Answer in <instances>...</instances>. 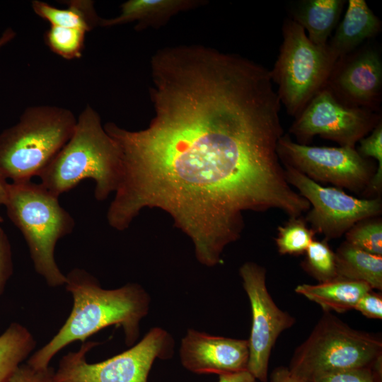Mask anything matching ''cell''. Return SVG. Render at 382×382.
Listing matches in <instances>:
<instances>
[{"instance_id": "obj_1", "label": "cell", "mask_w": 382, "mask_h": 382, "mask_svg": "<svg viewBox=\"0 0 382 382\" xmlns=\"http://www.w3.org/2000/svg\"><path fill=\"white\" fill-rule=\"evenodd\" d=\"M152 78L156 115L146 129L104 125L121 155L111 227L123 231L144 208H160L211 267L240 237L245 212L275 209L295 218L310 209L277 154L281 103L266 73L201 54L169 62Z\"/></svg>"}, {"instance_id": "obj_2", "label": "cell", "mask_w": 382, "mask_h": 382, "mask_svg": "<svg viewBox=\"0 0 382 382\" xmlns=\"http://www.w3.org/2000/svg\"><path fill=\"white\" fill-rule=\"evenodd\" d=\"M66 290L73 306L63 325L43 347L33 353L27 363L36 369L49 366L63 348L87 338L110 325L122 327L125 343L133 346L139 335V323L149 311L150 297L138 284L128 283L115 289H103L85 270L75 268L66 275Z\"/></svg>"}, {"instance_id": "obj_3", "label": "cell", "mask_w": 382, "mask_h": 382, "mask_svg": "<svg viewBox=\"0 0 382 382\" xmlns=\"http://www.w3.org/2000/svg\"><path fill=\"white\" fill-rule=\"evenodd\" d=\"M121 173L120 151L106 132L98 112L89 105L77 118L74 132L39 175L40 183L59 197L81 181H95L98 201L115 191Z\"/></svg>"}, {"instance_id": "obj_4", "label": "cell", "mask_w": 382, "mask_h": 382, "mask_svg": "<svg viewBox=\"0 0 382 382\" xmlns=\"http://www.w3.org/2000/svg\"><path fill=\"white\" fill-rule=\"evenodd\" d=\"M58 198L41 183L11 182L8 183L4 204L7 216L25 240L35 272L50 287L66 283L54 250L58 241L69 234L75 225Z\"/></svg>"}, {"instance_id": "obj_5", "label": "cell", "mask_w": 382, "mask_h": 382, "mask_svg": "<svg viewBox=\"0 0 382 382\" xmlns=\"http://www.w3.org/2000/svg\"><path fill=\"white\" fill-rule=\"evenodd\" d=\"M76 121L63 108H27L16 125L0 134V178L13 183L39 176L69 140Z\"/></svg>"}, {"instance_id": "obj_6", "label": "cell", "mask_w": 382, "mask_h": 382, "mask_svg": "<svg viewBox=\"0 0 382 382\" xmlns=\"http://www.w3.org/2000/svg\"><path fill=\"white\" fill-rule=\"evenodd\" d=\"M381 352L380 338L356 330L325 311L294 352L288 369L310 382L332 372L371 367L381 358Z\"/></svg>"}, {"instance_id": "obj_7", "label": "cell", "mask_w": 382, "mask_h": 382, "mask_svg": "<svg viewBox=\"0 0 382 382\" xmlns=\"http://www.w3.org/2000/svg\"><path fill=\"white\" fill-rule=\"evenodd\" d=\"M337 60L328 44H313L301 25L291 18L284 21L282 42L270 74L290 116L296 117L325 88Z\"/></svg>"}, {"instance_id": "obj_8", "label": "cell", "mask_w": 382, "mask_h": 382, "mask_svg": "<svg viewBox=\"0 0 382 382\" xmlns=\"http://www.w3.org/2000/svg\"><path fill=\"white\" fill-rule=\"evenodd\" d=\"M98 342H83L77 352H70L54 370V382H147L156 359L173 354L174 340L161 328L151 329L137 344L106 360L89 363L86 354Z\"/></svg>"}, {"instance_id": "obj_9", "label": "cell", "mask_w": 382, "mask_h": 382, "mask_svg": "<svg viewBox=\"0 0 382 382\" xmlns=\"http://www.w3.org/2000/svg\"><path fill=\"white\" fill-rule=\"evenodd\" d=\"M277 154L289 166L315 182L330 183L354 192L368 190L376 173L371 159L350 146H313L294 142L288 134L277 144Z\"/></svg>"}, {"instance_id": "obj_10", "label": "cell", "mask_w": 382, "mask_h": 382, "mask_svg": "<svg viewBox=\"0 0 382 382\" xmlns=\"http://www.w3.org/2000/svg\"><path fill=\"white\" fill-rule=\"evenodd\" d=\"M286 181L312 207L305 219L325 239L340 237L354 225L376 217L382 211L379 197L359 199L336 187H323L289 166H284Z\"/></svg>"}, {"instance_id": "obj_11", "label": "cell", "mask_w": 382, "mask_h": 382, "mask_svg": "<svg viewBox=\"0 0 382 382\" xmlns=\"http://www.w3.org/2000/svg\"><path fill=\"white\" fill-rule=\"evenodd\" d=\"M380 122L381 112L345 105L325 88L295 117L289 132L301 144L319 135L340 146L355 148Z\"/></svg>"}, {"instance_id": "obj_12", "label": "cell", "mask_w": 382, "mask_h": 382, "mask_svg": "<svg viewBox=\"0 0 382 382\" xmlns=\"http://www.w3.org/2000/svg\"><path fill=\"white\" fill-rule=\"evenodd\" d=\"M239 272L252 311L247 370L256 380L267 382L272 349L280 333L291 327L295 320L279 309L270 295L264 267L248 262L241 267Z\"/></svg>"}, {"instance_id": "obj_13", "label": "cell", "mask_w": 382, "mask_h": 382, "mask_svg": "<svg viewBox=\"0 0 382 382\" xmlns=\"http://www.w3.org/2000/svg\"><path fill=\"white\" fill-rule=\"evenodd\" d=\"M325 88L345 105L381 112V49L370 40L339 58Z\"/></svg>"}, {"instance_id": "obj_14", "label": "cell", "mask_w": 382, "mask_h": 382, "mask_svg": "<svg viewBox=\"0 0 382 382\" xmlns=\"http://www.w3.org/2000/svg\"><path fill=\"white\" fill-rule=\"evenodd\" d=\"M248 357L247 340L212 336L193 329L187 330L180 347L183 366L197 374L246 371Z\"/></svg>"}, {"instance_id": "obj_15", "label": "cell", "mask_w": 382, "mask_h": 382, "mask_svg": "<svg viewBox=\"0 0 382 382\" xmlns=\"http://www.w3.org/2000/svg\"><path fill=\"white\" fill-rule=\"evenodd\" d=\"M381 30V21L364 0H349L345 14L328 45L338 59L372 40Z\"/></svg>"}, {"instance_id": "obj_16", "label": "cell", "mask_w": 382, "mask_h": 382, "mask_svg": "<svg viewBox=\"0 0 382 382\" xmlns=\"http://www.w3.org/2000/svg\"><path fill=\"white\" fill-rule=\"evenodd\" d=\"M345 0H301L290 9L291 19L308 32L315 45H325L338 23Z\"/></svg>"}, {"instance_id": "obj_17", "label": "cell", "mask_w": 382, "mask_h": 382, "mask_svg": "<svg viewBox=\"0 0 382 382\" xmlns=\"http://www.w3.org/2000/svg\"><path fill=\"white\" fill-rule=\"evenodd\" d=\"M201 3L192 0H129L122 4L117 16L101 18L99 25L112 27L137 21L138 30L158 26L178 12Z\"/></svg>"}, {"instance_id": "obj_18", "label": "cell", "mask_w": 382, "mask_h": 382, "mask_svg": "<svg viewBox=\"0 0 382 382\" xmlns=\"http://www.w3.org/2000/svg\"><path fill=\"white\" fill-rule=\"evenodd\" d=\"M372 290L364 282L337 278L318 284H300L295 291L320 305L325 311L354 309L360 298Z\"/></svg>"}, {"instance_id": "obj_19", "label": "cell", "mask_w": 382, "mask_h": 382, "mask_svg": "<svg viewBox=\"0 0 382 382\" xmlns=\"http://www.w3.org/2000/svg\"><path fill=\"white\" fill-rule=\"evenodd\" d=\"M335 253L337 277L382 289V256L365 252L344 242Z\"/></svg>"}, {"instance_id": "obj_20", "label": "cell", "mask_w": 382, "mask_h": 382, "mask_svg": "<svg viewBox=\"0 0 382 382\" xmlns=\"http://www.w3.org/2000/svg\"><path fill=\"white\" fill-rule=\"evenodd\" d=\"M66 4V8H59L36 0L32 1V8L36 15L51 26L78 28L87 33L100 25L101 18L95 11L93 1L74 0Z\"/></svg>"}, {"instance_id": "obj_21", "label": "cell", "mask_w": 382, "mask_h": 382, "mask_svg": "<svg viewBox=\"0 0 382 382\" xmlns=\"http://www.w3.org/2000/svg\"><path fill=\"white\" fill-rule=\"evenodd\" d=\"M36 341L30 330L11 323L0 335V382H6L35 349Z\"/></svg>"}, {"instance_id": "obj_22", "label": "cell", "mask_w": 382, "mask_h": 382, "mask_svg": "<svg viewBox=\"0 0 382 382\" xmlns=\"http://www.w3.org/2000/svg\"><path fill=\"white\" fill-rule=\"evenodd\" d=\"M306 253L303 266L320 283L338 278L335 253L330 248L327 240H313Z\"/></svg>"}, {"instance_id": "obj_23", "label": "cell", "mask_w": 382, "mask_h": 382, "mask_svg": "<svg viewBox=\"0 0 382 382\" xmlns=\"http://www.w3.org/2000/svg\"><path fill=\"white\" fill-rule=\"evenodd\" d=\"M289 221L278 227L276 244L282 255H299L306 252L313 241L316 233L309 228L301 216L289 218Z\"/></svg>"}, {"instance_id": "obj_24", "label": "cell", "mask_w": 382, "mask_h": 382, "mask_svg": "<svg viewBox=\"0 0 382 382\" xmlns=\"http://www.w3.org/2000/svg\"><path fill=\"white\" fill-rule=\"evenodd\" d=\"M86 33L81 29L50 26L45 38L53 52L69 60L81 57Z\"/></svg>"}, {"instance_id": "obj_25", "label": "cell", "mask_w": 382, "mask_h": 382, "mask_svg": "<svg viewBox=\"0 0 382 382\" xmlns=\"http://www.w3.org/2000/svg\"><path fill=\"white\" fill-rule=\"evenodd\" d=\"M346 241L369 253L382 256V223L367 219L354 225L346 233Z\"/></svg>"}, {"instance_id": "obj_26", "label": "cell", "mask_w": 382, "mask_h": 382, "mask_svg": "<svg viewBox=\"0 0 382 382\" xmlns=\"http://www.w3.org/2000/svg\"><path fill=\"white\" fill-rule=\"evenodd\" d=\"M359 142L358 153L365 158H373L377 161V168L368 190L378 194L382 186V121L368 137L362 138Z\"/></svg>"}, {"instance_id": "obj_27", "label": "cell", "mask_w": 382, "mask_h": 382, "mask_svg": "<svg viewBox=\"0 0 382 382\" xmlns=\"http://www.w3.org/2000/svg\"><path fill=\"white\" fill-rule=\"evenodd\" d=\"M310 382H381V358L371 367L332 372L314 378Z\"/></svg>"}, {"instance_id": "obj_28", "label": "cell", "mask_w": 382, "mask_h": 382, "mask_svg": "<svg viewBox=\"0 0 382 382\" xmlns=\"http://www.w3.org/2000/svg\"><path fill=\"white\" fill-rule=\"evenodd\" d=\"M54 369H36L27 362L21 364L6 382H54Z\"/></svg>"}, {"instance_id": "obj_29", "label": "cell", "mask_w": 382, "mask_h": 382, "mask_svg": "<svg viewBox=\"0 0 382 382\" xmlns=\"http://www.w3.org/2000/svg\"><path fill=\"white\" fill-rule=\"evenodd\" d=\"M13 263L11 246L4 229L0 226V296L13 274Z\"/></svg>"}, {"instance_id": "obj_30", "label": "cell", "mask_w": 382, "mask_h": 382, "mask_svg": "<svg viewBox=\"0 0 382 382\" xmlns=\"http://www.w3.org/2000/svg\"><path fill=\"white\" fill-rule=\"evenodd\" d=\"M354 309L362 315L374 319L382 318V296L372 290L364 294L358 301Z\"/></svg>"}, {"instance_id": "obj_31", "label": "cell", "mask_w": 382, "mask_h": 382, "mask_svg": "<svg viewBox=\"0 0 382 382\" xmlns=\"http://www.w3.org/2000/svg\"><path fill=\"white\" fill-rule=\"evenodd\" d=\"M271 382H306L292 374L288 368H277L271 376Z\"/></svg>"}, {"instance_id": "obj_32", "label": "cell", "mask_w": 382, "mask_h": 382, "mask_svg": "<svg viewBox=\"0 0 382 382\" xmlns=\"http://www.w3.org/2000/svg\"><path fill=\"white\" fill-rule=\"evenodd\" d=\"M219 376V382H256V379L248 370Z\"/></svg>"}, {"instance_id": "obj_33", "label": "cell", "mask_w": 382, "mask_h": 382, "mask_svg": "<svg viewBox=\"0 0 382 382\" xmlns=\"http://www.w3.org/2000/svg\"><path fill=\"white\" fill-rule=\"evenodd\" d=\"M16 37L15 31L11 28H6L0 36V50Z\"/></svg>"}, {"instance_id": "obj_34", "label": "cell", "mask_w": 382, "mask_h": 382, "mask_svg": "<svg viewBox=\"0 0 382 382\" xmlns=\"http://www.w3.org/2000/svg\"><path fill=\"white\" fill-rule=\"evenodd\" d=\"M7 186L6 180L0 178V205L5 204L7 197Z\"/></svg>"}, {"instance_id": "obj_35", "label": "cell", "mask_w": 382, "mask_h": 382, "mask_svg": "<svg viewBox=\"0 0 382 382\" xmlns=\"http://www.w3.org/2000/svg\"><path fill=\"white\" fill-rule=\"evenodd\" d=\"M3 221H4V219H3V218L1 217V216L0 215V224H1V222H3Z\"/></svg>"}]
</instances>
